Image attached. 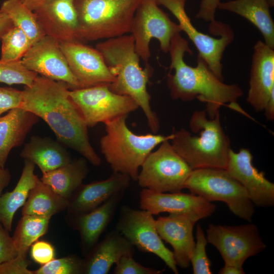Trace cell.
<instances>
[{"label": "cell", "instance_id": "cell-13", "mask_svg": "<svg viewBox=\"0 0 274 274\" xmlns=\"http://www.w3.org/2000/svg\"><path fill=\"white\" fill-rule=\"evenodd\" d=\"M139 251L155 254L178 274L173 252L163 244L155 225L153 215L147 211L128 206L121 207L116 228Z\"/></svg>", "mask_w": 274, "mask_h": 274}, {"label": "cell", "instance_id": "cell-17", "mask_svg": "<svg viewBox=\"0 0 274 274\" xmlns=\"http://www.w3.org/2000/svg\"><path fill=\"white\" fill-rule=\"evenodd\" d=\"M253 156L249 150L242 148L238 152L230 149L225 169L245 188L254 204L258 207L274 206V184L253 164Z\"/></svg>", "mask_w": 274, "mask_h": 274}, {"label": "cell", "instance_id": "cell-28", "mask_svg": "<svg viewBox=\"0 0 274 274\" xmlns=\"http://www.w3.org/2000/svg\"><path fill=\"white\" fill-rule=\"evenodd\" d=\"M88 172L85 158L72 160L54 170L42 173L40 180L54 192L68 199L71 198Z\"/></svg>", "mask_w": 274, "mask_h": 274}, {"label": "cell", "instance_id": "cell-39", "mask_svg": "<svg viewBox=\"0 0 274 274\" xmlns=\"http://www.w3.org/2000/svg\"><path fill=\"white\" fill-rule=\"evenodd\" d=\"M0 223V264L17 256L12 237Z\"/></svg>", "mask_w": 274, "mask_h": 274}, {"label": "cell", "instance_id": "cell-34", "mask_svg": "<svg viewBox=\"0 0 274 274\" xmlns=\"http://www.w3.org/2000/svg\"><path fill=\"white\" fill-rule=\"evenodd\" d=\"M83 269V259L76 255H69L53 259L33 272V274H81Z\"/></svg>", "mask_w": 274, "mask_h": 274}, {"label": "cell", "instance_id": "cell-3", "mask_svg": "<svg viewBox=\"0 0 274 274\" xmlns=\"http://www.w3.org/2000/svg\"><path fill=\"white\" fill-rule=\"evenodd\" d=\"M95 48L115 77L114 81L109 85L110 89L132 98L144 112L151 131L157 133L159 120L152 110L151 97L147 89L151 71L140 66V57L135 51L132 36L127 34L107 39L97 44Z\"/></svg>", "mask_w": 274, "mask_h": 274}, {"label": "cell", "instance_id": "cell-15", "mask_svg": "<svg viewBox=\"0 0 274 274\" xmlns=\"http://www.w3.org/2000/svg\"><path fill=\"white\" fill-rule=\"evenodd\" d=\"M140 207L153 216L168 213L186 215L197 221L211 216L216 208L211 202L192 193L160 192L146 188L140 192Z\"/></svg>", "mask_w": 274, "mask_h": 274}, {"label": "cell", "instance_id": "cell-8", "mask_svg": "<svg viewBox=\"0 0 274 274\" xmlns=\"http://www.w3.org/2000/svg\"><path fill=\"white\" fill-rule=\"evenodd\" d=\"M137 182L140 186L160 192H181L192 169L177 153L169 140L151 152L141 167Z\"/></svg>", "mask_w": 274, "mask_h": 274}, {"label": "cell", "instance_id": "cell-47", "mask_svg": "<svg viewBox=\"0 0 274 274\" xmlns=\"http://www.w3.org/2000/svg\"><path fill=\"white\" fill-rule=\"evenodd\" d=\"M270 7H272L274 6V0H267Z\"/></svg>", "mask_w": 274, "mask_h": 274}, {"label": "cell", "instance_id": "cell-4", "mask_svg": "<svg viewBox=\"0 0 274 274\" xmlns=\"http://www.w3.org/2000/svg\"><path fill=\"white\" fill-rule=\"evenodd\" d=\"M192 132L185 128L174 132L170 143L192 170L226 168L230 141L222 128L220 113L210 118L205 110L194 112L189 121Z\"/></svg>", "mask_w": 274, "mask_h": 274}, {"label": "cell", "instance_id": "cell-5", "mask_svg": "<svg viewBox=\"0 0 274 274\" xmlns=\"http://www.w3.org/2000/svg\"><path fill=\"white\" fill-rule=\"evenodd\" d=\"M127 116L105 123L106 133L100 140V148L113 172L126 175L136 181L139 169L148 155L163 142L170 141L174 134H136L128 127Z\"/></svg>", "mask_w": 274, "mask_h": 274}, {"label": "cell", "instance_id": "cell-27", "mask_svg": "<svg viewBox=\"0 0 274 274\" xmlns=\"http://www.w3.org/2000/svg\"><path fill=\"white\" fill-rule=\"evenodd\" d=\"M35 167L34 163L24 160L22 174L15 188L0 196V223L9 232L12 231L15 213L23 206L39 178L34 173Z\"/></svg>", "mask_w": 274, "mask_h": 274}, {"label": "cell", "instance_id": "cell-9", "mask_svg": "<svg viewBox=\"0 0 274 274\" xmlns=\"http://www.w3.org/2000/svg\"><path fill=\"white\" fill-rule=\"evenodd\" d=\"M155 1L158 5L166 8L175 16L181 31L186 33L197 48L198 55L204 60L212 72L223 81L221 60L226 48L233 40L234 33L231 27L216 20L210 23V32L220 37L219 38L212 37L199 31L193 26L185 10L187 0Z\"/></svg>", "mask_w": 274, "mask_h": 274}, {"label": "cell", "instance_id": "cell-7", "mask_svg": "<svg viewBox=\"0 0 274 274\" xmlns=\"http://www.w3.org/2000/svg\"><path fill=\"white\" fill-rule=\"evenodd\" d=\"M185 188L210 202H224L234 215L249 222L252 221L255 206L244 187L224 168L194 169Z\"/></svg>", "mask_w": 274, "mask_h": 274}, {"label": "cell", "instance_id": "cell-6", "mask_svg": "<svg viewBox=\"0 0 274 274\" xmlns=\"http://www.w3.org/2000/svg\"><path fill=\"white\" fill-rule=\"evenodd\" d=\"M142 0H75L83 43L130 33Z\"/></svg>", "mask_w": 274, "mask_h": 274}, {"label": "cell", "instance_id": "cell-33", "mask_svg": "<svg viewBox=\"0 0 274 274\" xmlns=\"http://www.w3.org/2000/svg\"><path fill=\"white\" fill-rule=\"evenodd\" d=\"M38 74L28 70L21 60L4 62L0 60V82L9 85H31Z\"/></svg>", "mask_w": 274, "mask_h": 274}, {"label": "cell", "instance_id": "cell-38", "mask_svg": "<svg viewBox=\"0 0 274 274\" xmlns=\"http://www.w3.org/2000/svg\"><path fill=\"white\" fill-rule=\"evenodd\" d=\"M31 257L37 263L44 265L55 257V250L52 245L46 241H36L31 245Z\"/></svg>", "mask_w": 274, "mask_h": 274}, {"label": "cell", "instance_id": "cell-45", "mask_svg": "<svg viewBox=\"0 0 274 274\" xmlns=\"http://www.w3.org/2000/svg\"><path fill=\"white\" fill-rule=\"evenodd\" d=\"M264 110L267 120L273 121L274 119V91L271 93Z\"/></svg>", "mask_w": 274, "mask_h": 274}, {"label": "cell", "instance_id": "cell-30", "mask_svg": "<svg viewBox=\"0 0 274 274\" xmlns=\"http://www.w3.org/2000/svg\"><path fill=\"white\" fill-rule=\"evenodd\" d=\"M50 219L48 217L22 215L12 236L17 256L26 258L30 246L46 233Z\"/></svg>", "mask_w": 274, "mask_h": 274}, {"label": "cell", "instance_id": "cell-43", "mask_svg": "<svg viewBox=\"0 0 274 274\" xmlns=\"http://www.w3.org/2000/svg\"><path fill=\"white\" fill-rule=\"evenodd\" d=\"M11 175L9 170L0 166V196L3 190L9 184Z\"/></svg>", "mask_w": 274, "mask_h": 274}, {"label": "cell", "instance_id": "cell-40", "mask_svg": "<svg viewBox=\"0 0 274 274\" xmlns=\"http://www.w3.org/2000/svg\"><path fill=\"white\" fill-rule=\"evenodd\" d=\"M29 263L26 258L16 256L0 264V274H33L27 268Z\"/></svg>", "mask_w": 274, "mask_h": 274}, {"label": "cell", "instance_id": "cell-35", "mask_svg": "<svg viewBox=\"0 0 274 274\" xmlns=\"http://www.w3.org/2000/svg\"><path fill=\"white\" fill-rule=\"evenodd\" d=\"M195 247L190 257L194 274H212L211 269L212 263L206 252L208 241L204 231L199 224L196 228Z\"/></svg>", "mask_w": 274, "mask_h": 274}, {"label": "cell", "instance_id": "cell-36", "mask_svg": "<svg viewBox=\"0 0 274 274\" xmlns=\"http://www.w3.org/2000/svg\"><path fill=\"white\" fill-rule=\"evenodd\" d=\"M115 265L114 274H159L163 271L142 265L136 262L132 255L122 256Z\"/></svg>", "mask_w": 274, "mask_h": 274}, {"label": "cell", "instance_id": "cell-25", "mask_svg": "<svg viewBox=\"0 0 274 274\" xmlns=\"http://www.w3.org/2000/svg\"><path fill=\"white\" fill-rule=\"evenodd\" d=\"M20 156L37 165L42 173L65 165L72 161L69 153L59 141L39 136L31 137L24 144Z\"/></svg>", "mask_w": 274, "mask_h": 274}, {"label": "cell", "instance_id": "cell-19", "mask_svg": "<svg viewBox=\"0 0 274 274\" xmlns=\"http://www.w3.org/2000/svg\"><path fill=\"white\" fill-rule=\"evenodd\" d=\"M274 91V50L261 40L254 46L247 100L256 111H263Z\"/></svg>", "mask_w": 274, "mask_h": 274}, {"label": "cell", "instance_id": "cell-23", "mask_svg": "<svg viewBox=\"0 0 274 274\" xmlns=\"http://www.w3.org/2000/svg\"><path fill=\"white\" fill-rule=\"evenodd\" d=\"M134 247L116 229L97 243L83 259V273L107 274L124 256H133Z\"/></svg>", "mask_w": 274, "mask_h": 274}, {"label": "cell", "instance_id": "cell-42", "mask_svg": "<svg viewBox=\"0 0 274 274\" xmlns=\"http://www.w3.org/2000/svg\"><path fill=\"white\" fill-rule=\"evenodd\" d=\"M13 26L8 15L0 10V40L5 33Z\"/></svg>", "mask_w": 274, "mask_h": 274}, {"label": "cell", "instance_id": "cell-44", "mask_svg": "<svg viewBox=\"0 0 274 274\" xmlns=\"http://www.w3.org/2000/svg\"><path fill=\"white\" fill-rule=\"evenodd\" d=\"M219 274H244L245 271L243 267L232 265L224 264L218 272Z\"/></svg>", "mask_w": 274, "mask_h": 274}, {"label": "cell", "instance_id": "cell-21", "mask_svg": "<svg viewBox=\"0 0 274 274\" xmlns=\"http://www.w3.org/2000/svg\"><path fill=\"white\" fill-rule=\"evenodd\" d=\"M131 180L126 175L113 172L104 180L82 184L69 199L67 211L71 215L91 211L114 195L124 192Z\"/></svg>", "mask_w": 274, "mask_h": 274}, {"label": "cell", "instance_id": "cell-24", "mask_svg": "<svg viewBox=\"0 0 274 274\" xmlns=\"http://www.w3.org/2000/svg\"><path fill=\"white\" fill-rule=\"evenodd\" d=\"M39 117L21 108L0 117V166L4 168L10 151L21 146Z\"/></svg>", "mask_w": 274, "mask_h": 274}, {"label": "cell", "instance_id": "cell-18", "mask_svg": "<svg viewBox=\"0 0 274 274\" xmlns=\"http://www.w3.org/2000/svg\"><path fill=\"white\" fill-rule=\"evenodd\" d=\"M33 11L46 36L59 42L83 43L75 0H47Z\"/></svg>", "mask_w": 274, "mask_h": 274}, {"label": "cell", "instance_id": "cell-26", "mask_svg": "<svg viewBox=\"0 0 274 274\" xmlns=\"http://www.w3.org/2000/svg\"><path fill=\"white\" fill-rule=\"evenodd\" d=\"M267 0H232L220 2L218 9L233 12L247 19L261 32L265 44L274 49V23Z\"/></svg>", "mask_w": 274, "mask_h": 274}, {"label": "cell", "instance_id": "cell-20", "mask_svg": "<svg viewBox=\"0 0 274 274\" xmlns=\"http://www.w3.org/2000/svg\"><path fill=\"white\" fill-rule=\"evenodd\" d=\"M197 221L183 215L169 214L155 220L157 231L162 239L172 247L177 266L187 268L195 243L193 229Z\"/></svg>", "mask_w": 274, "mask_h": 274}, {"label": "cell", "instance_id": "cell-16", "mask_svg": "<svg viewBox=\"0 0 274 274\" xmlns=\"http://www.w3.org/2000/svg\"><path fill=\"white\" fill-rule=\"evenodd\" d=\"M60 46L81 88L110 85L114 81V76L95 48L77 42H60Z\"/></svg>", "mask_w": 274, "mask_h": 274}, {"label": "cell", "instance_id": "cell-10", "mask_svg": "<svg viewBox=\"0 0 274 274\" xmlns=\"http://www.w3.org/2000/svg\"><path fill=\"white\" fill-rule=\"evenodd\" d=\"M68 93L88 127L128 116L139 108L132 98L113 92L109 85L71 89Z\"/></svg>", "mask_w": 274, "mask_h": 274}, {"label": "cell", "instance_id": "cell-46", "mask_svg": "<svg viewBox=\"0 0 274 274\" xmlns=\"http://www.w3.org/2000/svg\"><path fill=\"white\" fill-rule=\"evenodd\" d=\"M27 8L34 11L37 8L47 0H20Z\"/></svg>", "mask_w": 274, "mask_h": 274}, {"label": "cell", "instance_id": "cell-29", "mask_svg": "<svg viewBox=\"0 0 274 274\" xmlns=\"http://www.w3.org/2000/svg\"><path fill=\"white\" fill-rule=\"evenodd\" d=\"M69 200L38 178L22 209V215L51 217L67 209Z\"/></svg>", "mask_w": 274, "mask_h": 274}, {"label": "cell", "instance_id": "cell-32", "mask_svg": "<svg viewBox=\"0 0 274 274\" xmlns=\"http://www.w3.org/2000/svg\"><path fill=\"white\" fill-rule=\"evenodd\" d=\"M0 60L4 62L21 60L32 44L21 29L13 26L3 36Z\"/></svg>", "mask_w": 274, "mask_h": 274}, {"label": "cell", "instance_id": "cell-1", "mask_svg": "<svg viewBox=\"0 0 274 274\" xmlns=\"http://www.w3.org/2000/svg\"><path fill=\"white\" fill-rule=\"evenodd\" d=\"M68 90L64 84L38 75L32 84L22 90L21 108L46 122L63 145L99 166L101 160L90 142L88 127Z\"/></svg>", "mask_w": 274, "mask_h": 274}, {"label": "cell", "instance_id": "cell-22", "mask_svg": "<svg viewBox=\"0 0 274 274\" xmlns=\"http://www.w3.org/2000/svg\"><path fill=\"white\" fill-rule=\"evenodd\" d=\"M124 192L117 193L88 212L72 215L73 227L79 232L83 253L86 256L113 219Z\"/></svg>", "mask_w": 274, "mask_h": 274}, {"label": "cell", "instance_id": "cell-12", "mask_svg": "<svg viewBox=\"0 0 274 274\" xmlns=\"http://www.w3.org/2000/svg\"><path fill=\"white\" fill-rule=\"evenodd\" d=\"M181 31L179 25L170 19L155 0H142L134 14L130 33L136 53L147 61L151 55L150 43L152 39L158 40L162 51L167 53L172 38Z\"/></svg>", "mask_w": 274, "mask_h": 274}, {"label": "cell", "instance_id": "cell-37", "mask_svg": "<svg viewBox=\"0 0 274 274\" xmlns=\"http://www.w3.org/2000/svg\"><path fill=\"white\" fill-rule=\"evenodd\" d=\"M22 100V90L12 87H0V117L6 112L21 108Z\"/></svg>", "mask_w": 274, "mask_h": 274}, {"label": "cell", "instance_id": "cell-14", "mask_svg": "<svg viewBox=\"0 0 274 274\" xmlns=\"http://www.w3.org/2000/svg\"><path fill=\"white\" fill-rule=\"evenodd\" d=\"M21 61L28 70L62 83L68 89L81 88L70 68L60 42L51 37L45 36L32 44Z\"/></svg>", "mask_w": 274, "mask_h": 274}, {"label": "cell", "instance_id": "cell-31", "mask_svg": "<svg viewBox=\"0 0 274 274\" xmlns=\"http://www.w3.org/2000/svg\"><path fill=\"white\" fill-rule=\"evenodd\" d=\"M0 10L8 15L14 26L25 33L32 44L46 36L35 12L20 0H5Z\"/></svg>", "mask_w": 274, "mask_h": 274}, {"label": "cell", "instance_id": "cell-41", "mask_svg": "<svg viewBox=\"0 0 274 274\" xmlns=\"http://www.w3.org/2000/svg\"><path fill=\"white\" fill-rule=\"evenodd\" d=\"M220 3V0H201L196 18L210 23L214 22L216 11Z\"/></svg>", "mask_w": 274, "mask_h": 274}, {"label": "cell", "instance_id": "cell-2", "mask_svg": "<svg viewBox=\"0 0 274 274\" xmlns=\"http://www.w3.org/2000/svg\"><path fill=\"white\" fill-rule=\"evenodd\" d=\"M168 52L170 57V68L174 74H168L167 85L173 99L191 101L196 98L204 102L208 117L214 118L221 106L229 107L243 112L236 102L243 95L238 84H227L220 80L199 55L196 66L188 65L184 60L185 53L192 54L188 42L180 34L172 38Z\"/></svg>", "mask_w": 274, "mask_h": 274}, {"label": "cell", "instance_id": "cell-11", "mask_svg": "<svg viewBox=\"0 0 274 274\" xmlns=\"http://www.w3.org/2000/svg\"><path fill=\"white\" fill-rule=\"evenodd\" d=\"M206 233L208 242L218 250L224 264L243 267L248 258L266 247L258 227L251 223L237 226L211 223Z\"/></svg>", "mask_w": 274, "mask_h": 274}]
</instances>
